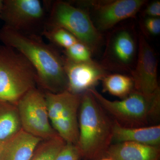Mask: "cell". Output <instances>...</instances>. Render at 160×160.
<instances>
[{"mask_svg": "<svg viewBox=\"0 0 160 160\" xmlns=\"http://www.w3.org/2000/svg\"><path fill=\"white\" fill-rule=\"evenodd\" d=\"M0 40L28 60L36 73L38 83L46 92L58 93L67 90L63 58L50 45L34 35L16 31L4 25L0 29Z\"/></svg>", "mask_w": 160, "mask_h": 160, "instance_id": "obj_1", "label": "cell"}, {"mask_svg": "<svg viewBox=\"0 0 160 160\" xmlns=\"http://www.w3.org/2000/svg\"><path fill=\"white\" fill-rule=\"evenodd\" d=\"M78 126L77 146L81 158L99 160L106 157L107 150L112 144L113 120L89 91L82 94Z\"/></svg>", "mask_w": 160, "mask_h": 160, "instance_id": "obj_2", "label": "cell"}, {"mask_svg": "<svg viewBox=\"0 0 160 160\" xmlns=\"http://www.w3.org/2000/svg\"><path fill=\"white\" fill-rule=\"evenodd\" d=\"M89 91L105 111L121 126L129 128L158 125L160 114V89L151 95L133 90L121 101H110L95 88Z\"/></svg>", "mask_w": 160, "mask_h": 160, "instance_id": "obj_3", "label": "cell"}, {"mask_svg": "<svg viewBox=\"0 0 160 160\" xmlns=\"http://www.w3.org/2000/svg\"><path fill=\"white\" fill-rule=\"evenodd\" d=\"M36 73L25 57L16 49L0 45V101L17 105L36 88Z\"/></svg>", "mask_w": 160, "mask_h": 160, "instance_id": "obj_4", "label": "cell"}, {"mask_svg": "<svg viewBox=\"0 0 160 160\" xmlns=\"http://www.w3.org/2000/svg\"><path fill=\"white\" fill-rule=\"evenodd\" d=\"M46 25L66 29L90 50L97 49L102 41V36L89 13L68 2H53Z\"/></svg>", "mask_w": 160, "mask_h": 160, "instance_id": "obj_5", "label": "cell"}, {"mask_svg": "<svg viewBox=\"0 0 160 160\" xmlns=\"http://www.w3.org/2000/svg\"><path fill=\"white\" fill-rule=\"evenodd\" d=\"M82 94L66 90L45 94L52 126L66 142L77 145L79 137L78 112Z\"/></svg>", "mask_w": 160, "mask_h": 160, "instance_id": "obj_6", "label": "cell"}, {"mask_svg": "<svg viewBox=\"0 0 160 160\" xmlns=\"http://www.w3.org/2000/svg\"><path fill=\"white\" fill-rule=\"evenodd\" d=\"M22 129L42 140L59 135L52 126L45 94L36 88L29 90L16 105Z\"/></svg>", "mask_w": 160, "mask_h": 160, "instance_id": "obj_7", "label": "cell"}, {"mask_svg": "<svg viewBox=\"0 0 160 160\" xmlns=\"http://www.w3.org/2000/svg\"><path fill=\"white\" fill-rule=\"evenodd\" d=\"M45 9L38 0H5L0 18L4 26L20 32L29 33L44 21Z\"/></svg>", "mask_w": 160, "mask_h": 160, "instance_id": "obj_8", "label": "cell"}, {"mask_svg": "<svg viewBox=\"0 0 160 160\" xmlns=\"http://www.w3.org/2000/svg\"><path fill=\"white\" fill-rule=\"evenodd\" d=\"M137 63L132 72L134 89L145 95H151L160 89L158 80L156 55L142 35L138 38Z\"/></svg>", "mask_w": 160, "mask_h": 160, "instance_id": "obj_9", "label": "cell"}, {"mask_svg": "<svg viewBox=\"0 0 160 160\" xmlns=\"http://www.w3.org/2000/svg\"><path fill=\"white\" fill-rule=\"evenodd\" d=\"M87 3L94 10L97 29L106 30L123 20L134 17L146 2L144 0H112Z\"/></svg>", "mask_w": 160, "mask_h": 160, "instance_id": "obj_10", "label": "cell"}, {"mask_svg": "<svg viewBox=\"0 0 160 160\" xmlns=\"http://www.w3.org/2000/svg\"><path fill=\"white\" fill-rule=\"evenodd\" d=\"M63 66L68 82L67 90L82 94L95 86L107 76L105 68L93 61L75 62L63 59Z\"/></svg>", "mask_w": 160, "mask_h": 160, "instance_id": "obj_11", "label": "cell"}, {"mask_svg": "<svg viewBox=\"0 0 160 160\" xmlns=\"http://www.w3.org/2000/svg\"><path fill=\"white\" fill-rule=\"evenodd\" d=\"M42 141L22 129L3 143L0 160H30Z\"/></svg>", "mask_w": 160, "mask_h": 160, "instance_id": "obj_12", "label": "cell"}, {"mask_svg": "<svg viewBox=\"0 0 160 160\" xmlns=\"http://www.w3.org/2000/svg\"><path fill=\"white\" fill-rule=\"evenodd\" d=\"M132 142L160 147V125L129 128L122 126L113 120L112 142Z\"/></svg>", "mask_w": 160, "mask_h": 160, "instance_id": "obj_13", "label": "cell"}, {"mask_svg": "<svg viewBox=\"0 0 160 160\" xmlns=\"http://www.w3.org/2000/svg\"><path fill=\"white\" fill-rule=\"evenodd\" d=\"M136 46L129 30L121 29L112 33L108 44V56L121 67L129 66L135 57Z\"/></svg>", "mask_w": 160, "mask_h": 160, "instance_id": "obj_14", "label": "cell"}, {"mask_svg": "<svg viewBox=\"0 0 160 160\" xmlns=\"http://www.w3.org/2000/svg\"><path fill=\"white\" fill-rule=\"evenodd\" d=\"M106 157L112 160H160V148L132 142L114 143L109 146Z\"/></svg>", "mask_w": 160, "mask_h": 160, "instance_id": "obj_15", "label": "cell"}, {"mask_svg": "<svg viewBox=\"0 0 160 160\" xmlns=\"http://www.w3.org/2000/svg\"><path fill=\"white\" fill-rule=\"evenodd\" d=\"M22 129L16 105L0 101V143L7 141Z\"/></svg>", "mask_w": 160, "mask_h": 160, "instance_id": "obj_16", "label": "cell"}, {"mask_svg": "<svg viewBox=\"0 0 160 160\" xmlns=\"http://www.w3.org/2000/svg\"><path fill=\"white\" fill-rule=\"evenodd\" d=\"M102 81L104 91L123 99L134 90L132 78L124 75L108 74Z\"/></svg>", "mask_w": 160, "mask_h": 160, "instance_id": "obj_17", "label": "cell"}, {"mask_svg": "<svg viewBox=\"0 0 160 160\" xmlns=\"http://www.w3.org/2000/svg\"><path fill=\"white\" fill-rule=\"evenodd\" d=\"M43 141L38 146L30 160H55L58 152L66 144L59 135Z\"/></svg>", "mask_w": 160, "mask_h": 160, "instance_id": "obj_18", "label": "cell"}, {"mask_svg": "<svg viewBox=\"0 0 160 160\" xmlns=\"http://www.w3.org/2000/svg\"><path fill=\"white\" fill-rule=\"evenodd\" d=\"M43 34L51 42L65 49L78 42V40L69 31L60 27L46 25L43 30Z\"/></svg>", "mask_w": 160, "mask_h": 160, "instance_id": "obj_19", "label": "cell"}, {"mask_svg": "<svg viewBox=\"0 0 160 160\" xmlns=\"http://www.w3.org/2000/svg\"><path fill=\"white\" fill-rule=\"evenodd\" d=\"M66 58L75 62H85L92 61L91 50L85 44L78 42L65 49Z\"/></svg>", "mask_w": 160, "mask_h": 160, "instance_id": "obj_20", "label": "cell"}, {"mask_svg": "<svg viewBox=\"0 0 160 160\" xmlns=\"http://www.w3.org/2000/svg\"><path fill=\"white\" fill-rule=\"evenodd\" d=\"M81 159L80 152L76 145L66 142L55 160H80Z\"/></svg>", "mask_w": 160, "mask_h": 160, "instance_id": "obj_21", "label": "cell"}, {"mask_svg": "<svg viewBox=\"0 0 160 160\" xmlns=\"http://www.w3.org/2000/svg\"><path fill=\"white\" fill-rule=\"evenodd\" d=\"M145 28L152 35H157L160 32V19L159 18L148 17L144 22Z\"/></svg>", "mask_w": 160, "mask_h": 160, "instance_id": "obj_22", "label": "cell"}, {"mask_svg": "<svg viewBox=\"0 0 160 160\" xmlns=\"http://www.w3.org/2000/svg\"><path fill=\"white\" fill-rule=\"evenodd\" d=\"M148 17L158 18L160 16V1H155L149 4L145 10Z\"/></svg>", "mask_w": 160, "mask_h": 160, "instance_id": "obj_23", "label": "cell"}, {"mask_svg": "<svg viewBox=\"0 0 160 160\" xmlns=\"http://www.w3.org/2000/svg\"><path fill=\"white\" fill-rule=\"evenodd\" d=\"M3 6V1L0 0V14H1V11H2V8Z\"/></svg>", "mask_w": 160, "mask_h": 160, "instance_id": "obj_24", "label": "cell"}, {"mask_svg": "<svg viewBox=\"0 0 160 160\" xmlns=\"http://www.w3.org/2000/svg\"><path fill=\"white\" fill-rule=\"evenodd\" d=\"M3 142L0 143V156H1V152H2V146L3 145Z\"/></svg>", "mask_w": 160, "mask_h": 160, "instance_id": "obj_25", "label": "cell"}, {"mask_svg": "<svg viewBox=\"0 0 160 160\" xmlns=\"http://www.w3.org/2000/svg\"><path fill=\"white\" fill-rule=\"evenodd\" d=\"M99 160H112V159L110 158L109 157H105Z\"/></svg>", "mask_w": 160, "mask_h": 160, "instance_id": "obj_26", "label": "cell"}]
</instances>
